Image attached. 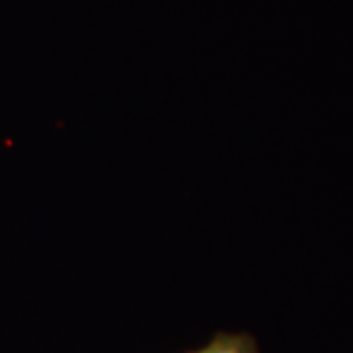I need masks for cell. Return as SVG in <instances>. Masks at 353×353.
<instances>
[{
  "label": "cell",
  "instance_id": "obj_1",
  "mask_svg": "<svg viewBox=\"0 0 353 353\" xmlns=\"http://www.w3.org/2000/svg\"><path fill=\"white\" fill-rule=\"evenodd\" d=\"M189 353H259V345L248 332H218L204 347Z\"/></svg>",
  "mask_w": 353,
  "mask_h": 353
}]
</instances>
